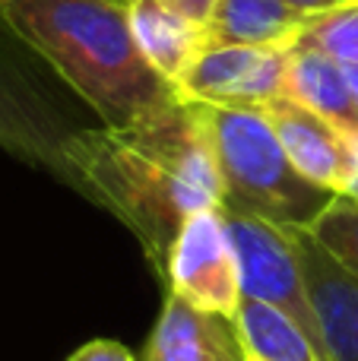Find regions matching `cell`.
I'll use <instances>...</instances> for the list:
<instances>
[{
    "mask_svg": "<svg viewBox=\"0 0 358 361\" xmlns=\"http://www.w3.org/2000/svg\"><path fill=\"white\" fill-rule=\"evenodd\" d=\"M67 169L73 190L133 231L159 279L181 225L194 212L222 206L213 146L187 102L130 127L73 130Z\"/></svg>",
    "mask_w": 358,
    "mask_h": 361,
    "instance_id": "obj_1",
    "label": "cell"
},
{
    "mask_svg": "<svg viewBox=\"0 0 358 361\" xmlns=\"http://www.w3.org/2000/svg\"><path fill=\"white\" fill-rule=\"evenodd\" d=\"M0 19L105 127L140 124L181 102L140 54L127 0H0Z\"/></svg>",
    "mask_w": 358,
    "mask_h": 361,
    "instance_id": "obj_2",
    "label": "cell"
},
{
    "mask_svg": "<svg viewBox=\"0 0 358 361\" xmlns=\"http://www.w3.org/2000/svg\"><path fill=\"white\" fill-rule=\"evenodd\" d=\"M194 108L213 146L226 209L251 212L283 228H308L336 197L298 175L260 108Z\"/></svg>",
    "mask_w": 358,
    "mask_h": 361,
    "instance_id": "obj_3",
    "label": "cell"
},
{
    "mask_svg": "<svg viewBox=\"0 0 358 361\" xmlns=\"http://www.w3.org/2000/svg\"><path fill=\"white\" fill-rule=\"evenodd\" d=\"M222 212H226V225L235 244V257H238L241 295L289 314L323 355L314 307H311L302 263H298V254L292 247L289 231L283 225L266 222V219L241 209H226L222 206Z\"/></svg>",
    "mask_w": 358,
    "mask_h": 361,
    "instance_id": "obj_4",
    "label": "cell"
},
{
    "mask_svg": "<svg viewBox=\"0 0 358 361\" xmlns=\"http://www.w3.org/2000/svg\"><path fill=\"white\" fill-rule=\"evenodd\" d=\"M162 282L168 286V295L187 301L197 311L235 320L245 295L222 206L194 212L181 225L168 250Z\"/></svg>",
    "mask_w": 358,
    "mask_h": 361,
    "instance_id": "obj_5",
    "label": "cell"
},
{
    "mask_svg": "<svg viewBox=\"0 0 358 361\" xmlns=\"http://www.w3.org/2000/svg\"><path fill=\"white\" fill-rule=\"evenodd\" d=\"M289 44H206L175 80V92L187 105L264 108L285 86Z\"/></svg>",
    "mask_w": 358,
    "mask_h": 361,
    "instance_id": "obj_6",
    "label": "cell"
},
{
    "mask_svg": "<svg viewBox=\"0 0 358 361\" xmlns=\"http://www.w3.org/2000/svg\"><path fill=\"white\" fill-rule=\"evenodd\" d=\"M302 263L323 361H358V276L349 273L308 228H285Z\"/></svg>",
    "mask_w": 358,
    "mask_h": 361,
    "instance_id": "obj_7",
    "label": "cell"
},
{
    "mask_svg": "<svg viewBox=\"0 0 358 361\" xmlns=\"http://www.w3.org/2000/svg\"><path fill=\"white\" fill-rule=\"evenodd\" d=\"M70 133L73 130L63 127L54 108L0 63V149L70 184Z\"/></svg>",
    "mask_w": 358,
    "mask_h": 361,
    "instance_id": "obj_8",
    "label": "cell"
},
{
    "mask_svg": "<svg viewBox=\"0 0 358 361\" xmlns=\"http://www.w3.org/2000/svg\"><path fill=\"white\" fill-rule=\"evenodd\" d=\"M260 111L276 130L279 143H283L285 156L295 165L298 175L330 193L346 190L349 152H346V133L340 127H333L321 114L308 111L304 105L285 99V95L266 102Z\"/></svg>",
    "mask_w": 358,
    "mask_h": 361,
    "instance_id": "obj_9",
    "label": "cell"
},
{
    "mask_svg": "<svg viewBox=\"0 0 358 361\" xmlns=\"http://www.w3.org/2000/svg\"><path fill=\"white\" fill-rule=\"evenodd\" d=\"M143 361H241L235 324L219 314H203L187 301L165 295Z\"/></svg>",
    "mask_w": 358,
    "mask_h": 361,
    "instance_id": "obj_10",
    "label": "cell"
},
{
    "mask_svg": "<svg viewBox=\"0 0 358 361\" xmlns=\"http://www.w3.org/2000/svg\"><path fill=\"white\" fill-rule=\"evenodd\" d=\"M127 23H130L140 54L171 86L209 44L206 29L190 23L168 0H127Z\"/></svg>",
    "mask_w": 358,
    "mask_h": 361,
    "instance_id": "obj_11",
    "label": "cell"
},
{
    "mask_svg": "<svg viewBox=\"0 0 358 361\" xmlns=\"http://www.w3.org/2000/svg\"><path fill=\"white\" fill-rule=\"evenodd\" d=\"M283 95L308 111L321 114L342 133L358 130V102L349 89L346 70L340 61L308 44H295L289 57V70H285V86Z\"/></svg>",
    "mask_w": 358,
    "mask_h": 361,
    "instance_id": "obj_12",
    "label": "cell"
},
{
    "mask_svg": "<svg viewBox=\"0 0 358 361\" xmlns=\"http://www.w3.org/2000/svg\"><path fill=\"white\" fill-rule=\"evenodd\" d=\"M317 16L292 0H219L209 19V44H289L295 48Z\"/></svg>",
    "mask_w": 358,
    "mask_h": 361,
    "instance_id": "obj_13",
    "label": "cell"
},
{
    "mask_svg": "<svg viewBox=\"0 0 358 361\" xmlns=\"http://www.w3.org/2000/svg\"><path fill=\"white\" fill-rule=\"evenodd\" d=\"M232 324L241 361H323L308 333L273 305L241 298Z\"/></svg>",
    "mask_w": 358,
    "mask_h": 361,
    "instance_id": "obj_14",
    "label": "cell"
},
{
    "mask_svg": "<svg viewBox=\"0 0 358 361\" xmlns=\"http://www.w3.org/2000/svg\"><path fill=\"white\" fill-rule=\"evenodd\" d=\"M308 231L349 273L358 276V200L346 197V193H336L314 216Z\"/></svg>",
    "mask_w": 358,
    "mask_h": 361,
    "instance_id": "obj_15",
    "label": "cell"
},
{
    "mask_svg": "<svg viewBox=\"0 0 358 361\" xmlns=\"http://www.w3.org/2000/svg\"><path fill=\"white\" fill-rule=\"evenodd\" d=\"M298 44L323 51L340 63H358V0L321 13Z\"/></svg>",
    "mask_w": 358,
    "mask_h": 361,
    "instance_id": "obj_16",
    "label": "cell"
},
{
    "mask_svg": "<svg viewBox=\"0 0 358 361\" xmlns=\"http://www.w3.org/2000/svg\"><path fill=\"white\" fill-rule=\"evenodd\" d=\"M67 361H137V355H133L124 343H114V339H92V343L80 345Z\"/></svg>",
    "mask_w": 358,
    "mask_h": 361,
    "instance_id": "obj_17",
    "label": "cell"
},
{
    "mask_svg": "<svg viewBox=\"0 0 358 361\" xmlns=\"http://www.w3.org/2000/svg\"><path fill=\"white\" fill-rule=\"evenodd\" d=\"M168 4L175 6L178 13H184L190 23H197V25H203V29H209V19H213L216 4H219V0H168Z\"/></svg>",
    "mask_w": 358,
    "mask_h": 361,
    "instance_id": "obj_18",
    "label": "cell"
},
{
    "mask_svg": "<svg viewBox=\"0 0 358 361\" xmlns=\"http://www.w3.org/2000/svg\"><path fill=\"white\" fill-rule=\"evenodd\" d=\"M346 152H349V171H346V197L358 200V130L346 133Z\"/></svg>",
    "mask_w": 358,
    "mask_h": 361,
    "instance_id": "obj_19",
    "label": "cell"
},
{
    "mask_svg": "<svg viewBox=\"0 0 358 361\" xmlns=\"http://www.w3.org/2000/svg\"><path fill=\"white\" fill-rule=\"evenodd\" d=\"M292 4H295L298 10L311 13V16H321V13H330V10H336V6L349 4V0H292Z\"/></svg>",
    "mask_w": 358,
    "mask_h": 361,
    "instance_id": "obj_20",
    "label": "cell"
},
{
    "mask_svg": "<svg viewBox=\"0 0 358 361\" xmlns=\"http://www.w3.org/2000/svg\"><path fill=\"white\" fill-rule=\"evenodd\" d=\"M342 70H346L349 89H352V95H355V102H358V63H342Z\"/></svg>",
    "mask_w": 358,
    "mask_h": 361,
    "instance_id": "obj_21",
    "label": "cell"
}]
</instances>
